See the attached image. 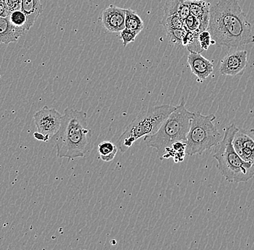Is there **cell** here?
I'll use <instances>...</instances> for the list:
<instances>
[{"label":"cell","instance_id":"6da1fadb","mask_svg":"<svg viewBox=\"0 0 254 250\" xmlns=\"http://www.w3.org/2000/svg\"><path fill=\"white\" fill-rule=\"evenodd\" d=\"M207 30L220 47L238 49L254 43L252 25L237 0H220L210 7Z\"/></svg>","mask_w":254,"mask_h":250},{"label":"cell","instance_id":"7a4b0ae2","mask_svg":"<svg viewBox=\"0 0 254 250\" xmlns=\"http://www.w3.org/2000/svg\"><path fill=\"white\" fill-rule=\"evenodd\" d=\"M59 158L74 159L86 156L91 148L92 131L86 112L66 107L58 131L52 138Z\"/></svg>","mask_w":254,"mask_h":250},{"label":"cell","instance_id":"3957f363","mask_svg":"<svg viewBox=\"0 0 254 250\" xmlns=\"http://www.w3.org/2000/svg\"><path fill=\"white\" fill-rule=\"evenodd\" d=\"M193 114L186 107V102L182 100L155 134L144 137L147 147L156 150L160 160L167 149L175 142H186Z\"/></svg>","mask_w":254,"mask_h":250},{"label":"cell","instance_id":"277c9868","mask_svg":"<svg viewBox=\"0 0 254 250\" xmlns=\"http://www.w3.org/2000/svg\"><path fill=\"white\" fill-rule=\"evenodd\" d=\"M238 128L231 124L225 129L224 137L215 146L214 159L222 176L229 183H247L254 177V164L243 160L235 151L233 140Z\"/></svg>","mask_w":254,"mask_h":250},{"label":"cell","instance_id":"5b68a950","mask_svg":"<svg viewBox=\"0 0 254 250\" xmlns=\"http://www.w3.org/2000/svg\"><path fill=\"white\" fill-rule=\"evenodd\" d=\"M176 106H153L142 112L133 120L119 137L117 146L121 152H126L140 138L155 134Z\"/></svg>","mask_w":254,"mask_h":250},{"label":"cell","instance_id":"8992f818","mask_svg":"<svg viewBox=\"0 0 254 250\" xmlns=\"http://www.w3.org/2000/svg\"><path fill=\"white\" fill-rule=\"evenodd\" d=\"M215 119L214 114L204 115L199 112L193 113L185 142L187 155L201 154L220 143L222 137L214 125Z\"/></svg>","mask_w":254,"mask_h":250},{"label":"cell","instance_id":"52a82bcc","mask_svg":"<svg viewBox=\"0 0 254 250\" xmlns=\"http://www.w3.org/2000/svg\"><path fill=\"white\" fill-rule=\"evenodd\" d=\"M33 117L38 131L44 134L49 141L60 129L63 115L55 108L44 106Z\"/></svg>","mask_w":254,"mask_h":250},{"label":"cell","instance_id":"ba28073f","mask_svg":"<svg viewBox=\"0 0 254 250\" xmlns=\"http://www.w3.org/2000/svg\"><path fill=\"white\" fill-rule=\"evenodd\" d=\"M233 146L243 160L254 164V129H238Z\"/></svg>","mask_w":254,"mask_h":250},{"label":"cell","instance_id":"9c48e42d","mask_svg":"<svg viewBox=\"0 0 254 250\" xmlns=\"http://www.w3.org/2000/svg\"><path fill=\"white\" fill-rule=\"evenodd\" d=\"M248 52L246 50H232L228 53L220 64V74L224 76L236 77L245 70L248 65Z\"/></svg>","mask_w":254,"mask_h":250},{"label":"cell","instance_id":"30bf717a","mask_svg":"<svg viewBox=\"0 0 254 250\" xmlns=\"http://www.w3.org/2000/svg\"><path fill=\"white\" fill-rule=\"evenodd\" d=\"M125 9L110 5L103 9L101 23L103 28L109 33H120L125 28Z\"/></svg>","mask_w":254,"mask_h":250},{"label":"cell","instance_id":"8fae6325","mask_svg":"<svg viewBox=\"0 0 254 250\" xmlns=\"http://www.w3.org/2000/svg\"><path fill=\"white\" fill-rule=\"evenodd\" d=\"M188 63L191 72L201 80H204L212 74L214 65L201 53L190 52Z\"/></svg>","mask_w":254,"mask_h":250},{"label":"cell","instance_id":"7c38bea8","mask_svg":"<svg viewBox=\"0 0 254 250\" xmlns=\"http://www.w3.org/2000/svg\"><path fill=\"white\" fill-rule=\"evenodd\" d=\"M190 15H193L199 20L200 30H207L209 21V12L211 4L203 0H189Z\"/></svg>","mask_w":254,"mask_h":250},{"label":"cell","instance_id":"4fadbf2b","mask_svg":"<svg viewBox=\"0 0 254 250\" xmlns=\"http://www.w3.org/2000/svg\"><path fill=\"white\" fill-rule=\"evenodd\" d=\"M20 9L26 16V30L29 31L44 9L41 0H21Z\"/></svg>","mask_w":254,"mask_h":250},{"label":"cell","instance_id":"5bb4252c","mask_svg":"<svg viewBox=\"0 0 254 250\" xmlns=\"http://www.w3.org/2000/svg\"><path fill=\"white\" fill-rule=\"evenodd\" d=\"M23 35V33L10 24L7 17H0V44L16 42Z\"/></svg>","mask_w":254,"mask_h":250},{"label":"cell","instance_id":"9a60e30c","mask_svg":"<svg viewBox=\"0 0 254 250\" xmlns=\"http://www.w3.org/2000/svg\"><path fill=\"white\" fill-rule=\"evenodd\" d=\"M126 12L125 17V28L132 31L136 35L142 32L144 28V23L136 11L130 8L125 9Z\"/></svg>","mask_w":254,"mask_h":250},{"label":"cell","instance_id":"2e32d148","mask_svg":"<svg viewBox=\"0 0 254 250\" xmlns=\"http://www.w3.org/2000/svg\"><path fill=\"white\" fill-rule=\"evenodd\" d=\"M186 155V143L184 142H177L173 144L170 148L167 149L163 154L162 161L173 158L175 163L182 162L184 160Z\"/></svg>","mask_w":254,"mask_h":250},{"label":"cell","instance_id":"e0dca14e","mask_svg":"<svg viewBox=\"0 0 254 250\" xmlns=\"http://www.w3.org/2000/svg\"><path fill=\"white\" fill-rule=\"evenodd\" d=\"M117 145L109 141H103L98 145V153L101 160L109 162L114 160L118 151Z\"/></svg>","mask_w":254,"mask_h":250},{"label":"cell","instance_id":"ac0fdd59","mask_svg":"<svg viewBox=\"0 0 254 250\" xmlns=\"http://www.w3.org/2000/svg\"><path fill=\"white\" fill-rule=\"evenodd\" d=\"M7 17L10 24L23 35L28 32L26 30V16L21 9H16L9 12Z\"/></svg>","mask_w":254,"mask_h":250},{"label":"cell","instance_id":"d6986e66","mask_svg":"<svg viewBox=\"0 0 254 250\" xmlns=\"http://www.w3.org/2000/svg\"><path fill=\"white\" fill-rule=\"evenodd\" d=\"M198 33L187 31L185 36L183 38L182 47H185L190 52L199 53L204 51L200 47L198 40Z\"/></svg>","mask_w":254,"mask_h":250},{"label":"cell","instance_id":"ffe728a7","mask_svg":"<svg viewBox=\"0 0 254 250\" xmlns=\"http://www.w3.org/2000/svg\"><path fill=\"white\" fill-rule=\"evenodd\" d=\"M161 24L163 25L165 31L170 29L184 28L183 21L178 15L163 16V19H162Z\"/></svg>","mask_w":254,"mask_h":250},{"label":"cell","instance_id":"44dd1931","mask_svg":"<svg viewBox=\"0 0 254 250\" xmlns=\"http://www.w3.org/2000/svg\"><path fill=\"white\" fill-rule=\"evenodd\" d=\"M186 31L184 28H176V29H170L166 31L167 36L169 38V40L174 45L182 47V40L185 36Z\"/></svg>","mask_w":254,"mask_h":250},{"label":"cell","instance_id":"7402d4cb","mask_svg":"<svg viewBox=\"0 0 254 250\" xmlns=\"http://www.w3.org/2000/svg\"><path fill=\"white\" fill-rule=\"evenodd\" d=\"M183 25H184V29L187 31L196 33L198 34L201 33L199 20L190 14L183 21Z\"/></svg>","mask_w":254,"mask_h":250},{"label":"cell","instance_id":"603a6c76","mask_svg":"<svg viewBox=\"0 0 254 250\" xmlns=\"http://www.w3.org/2000/svg\"><path fill=\"white\" fill-rule=\"evenodd\" d=\"M198 40L199 42L200 47L203 50H207L212 44H215L214 41L212 40L210 33L209 32L208 30L201 31L198 34Z\"/></svg>","mask_w":254,"mask_h":250},{"label":"cell","instance_id":"cb8c5ba5","mask_svg":"<svg viewBox=\"0 0 254 250\" xmlns=\"http://www.w3.org/2000/svg\"><path fill=\"white\" fill-rule=\"evenodd\" d=\"M136 36L137 35L136 33L129 31L126 28L120 32V39H122L125 47H127V46L131 43L134 42L136 40Z\"/></svg>","mask_w":254,"mask_h":250},{"label":"cell","instance_id":"d4e9b609","mask_svg":"<svg viewBox=\"0 0 254 250\" xmlns=\"http://www.w3.org/2000/svg\"><path fill=\"white\" fill-rule=\"evenodd\" d=\"M190 14L189 0H187V1H186V0H180L179 7H178V15L180 17L181 20L184 21Z\"/></svg>","mask_w":254,"mask_h":250},{"label":"cell","instance_id":"484cf974","mask_svg":"<svg viewBox=\"0 0 254 250\" xmlns=\"http://www.w3.org/2000/svg\"><path fill=\"white\" fill-rule=\"evenodd\" d=\"M7 9V14L16 9H20L21 0H4Z\"/></svg>","mask_w":254,"mask_h":250},{"label":"cell","instance_id":"4316f807","mask_svg":"<svg viewBox=\"0 0 254 250\" xmlns=\"http://www.w3.org/2000/svg\"><path fill=\"white\" fill-rule=\"evenodd\" d=\"M7 9L5 3L0 4V17H7Z\"/></svg>","mask_w":254,"mask_h":250},{"label":"cell","instance_id":"83f0119b","mask_svg":"<svg viewBox=\"0 0 254 250\" xmlns=\"http://www.w3.org/2000/svg\"><path fill=\"white\" fill-rule=\"evenodd\" d=\"M33 136H34V138L36 139H37L38 141H41V142H47L49 141L47 140V137L44 135V134H41V133L36 132L33 134Z\"/></svg>","mask_w":254,"mask_h":250},{"label":"cell","instance_id":"f1b7e54d","mask_svg":"<svg viewBox=\"0 0 254 250\" xmlns=\"http://www.w3.org/2000/svg\"><path fill=\"white\" fill-rule=\"evenodd\" d=\"M1 3H5V2H4V0H0V4H1Z\"/></svg>","mask_w":254,"mask_h":250},{"label":"cell","instance_id":"f546056e","mask_svg":"<svg viewBox=\"0 0 254 250\" xmlns=\"http://www.w3.org/2000/svg\"><path fill=\"white\" fill-rule=\"evenodd\" d=\"M4 2H5V1H4Z\"/></svg>","mask_w":254,"mask_h":250}]
</instances>
